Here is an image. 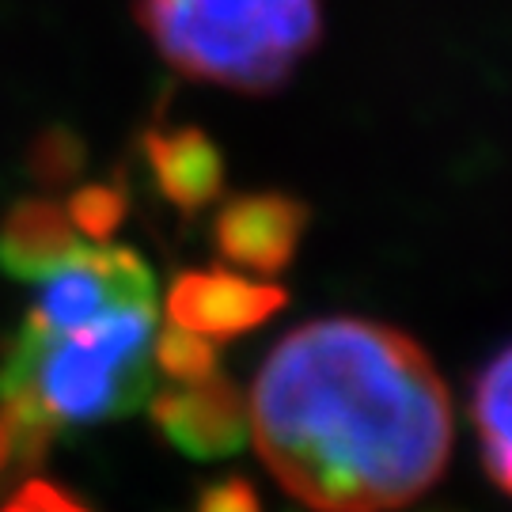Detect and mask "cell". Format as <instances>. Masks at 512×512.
<instances>
[{
  "mask_svg": "<svg viewBox=\"0 0 512 512\" xmlns=\"http://www.w3.org/2000/svg\"><path fill=\"white\" fill-rule=\"evenodd\" d=\"M247 429L281 490L311 512H391L444 475L452 399L410 334L330 315L270 349Z\"/></svg>",
  "mask_w": 512,
  "mask_h": 512,
  "instance_id": "6da1fadb",
  "label": "cell"
},
{
  "mask_svg": "<svg viewBox=\"0 0 512 512\" xmlns=\"http://www.w3.org/2000/svg\"><path fill=\"white\" fill-rule=\"evenodd\" d=\"M156 308L110 311L76 330L23 327L0 361V406L19 437V459L38 463L61 433L129 418L152 399Z\"/></svg>",
  "mask_w": 512,
  "mask_h": 512,
  "instance_id": "7a4b0ae2",
  "label": "cell"
},
{
  "mask_svg": "<svg viewBox=\"0 0 512 512\" xmlns=\"http://www.w3.org/2000/svg\"><path fill=\"white\" fill-rule=\"evenodd\" d=\"M164 61L236 92H274L323 35L319 0H137Z\"/></svg>",
  "mask_w": 512,
  "mask_h": 512,
  "instance_id": "3957f363",
  "label": "cell"
},
{
  "mask_svg": "<svg viewBox=\"0 0 512 512\" xmlns=\"http://www.w3.org/2000/svg\"><path fill=\"white\" fill-rule=\"evenodd\" d=\"M137 304H156V277L141 255L129 247L80 243L35 281V300L23 323L38 330H76Z\"/></svg>",
  "mask_w": 512,
  "mask_h": 512,
  "instance_id": "277c9868",
  "label": "cell"
},
{
  "mask_svg": "<svg viewBox=\"0 0 512 512\" xmlns=\"http://www.w3.org/2000/svg\"><path fill=\"white\" fill-rule=\"evenodd\" d=\"M289 304V293L274 281L232 274V270H183L171 277L164 296L167 319L202 338H239L270 323Z\"/></svg>",
  "mask_w": 512,
  "mask_h": 512,
  "instance_id": "5b68a950",
  "label": "cell"
},
{
  "mask_svg": "<svg viewBox=\"0 0 512 512\" xmlns=\"http://www.w3.org/2000/svg\"><path fill=\"white\" fill-rule=\"evenodd\" d=\"M145 406L152 425L190 459L236 456L247 440V403L224 372L164 387Z\"/></svg>",
  "mask_w": 512,
  "mask_h": 512,
  "instance_id": "8992f818",
  "label": "cell"
},
{
  "mask_svg": "<svg viewBox=\"0 0 512 512\" xmlns=\"http://www.w3.org/2000/svg\"><path fill=\"white\" fill-rule=\"evenodd\" d=\"M308 220V205L289 194H239L220 205L213 220V247L239 270L281 274L293 266Z\"/></svg>",
  "mask_w": 512,
  "mask_h": 512,
  "instance_id": "52a82bcc",
  "label": "cell"
},
{
  "mask_svg": "<svg viewBox=\"0 0 512 512\" xmlns=\"http://www.w3.org/2000/svg\"><path fill=\"white\" fill-rule=\"evenodd\" d=\"M152 183L183 217L202 213L224 194V156L194 126H156L145 133Z\"/></svg>",
  "mask_w": 512,
  "mask_h": 512,
  "instance_id": "ba28073f",
  "label": "cell"
},
{
  "mask_svg": "<svg viewBox=\"0 0 512 512\" xmlns=\"http://www.w3.org/2000/svg\"><path fill=\"white\" fill-rule=\"evenodd\" d=\"M80 247L69 209L46 194L19 198L0 220V270L12 281H38Z\"/></svg>",
  "mask_w": 512,
  "mask_h": 512,
  "instance_id": "9c48e42d",
  "label": "cell"
},
{
  "mask_svg": "<svg viewBox=\"0 0 512 512\" xmlns=\"http://www.w3.org/2000/svg\"><path fill=\"white\" fill-rule=\"evenodd\" d=\"M478 448L486 475L512 497V346H505L490 365L478 372L471 391Z\"/></svg>",
  "mask_w": 512,
  "mask_h": 512,
  "instance_id": "30bf717a",
  "label": "cell"
},
{
  "mask_svg": "<svg viewBox=\"0 0 512 512\" xmlns=\"http://www.w3.org/2000/svg\"><path fill=\"white\" fill-rule=\"evenodd\" d=\"M152 368H160L171 384H194L220 372L217 368V342L202 338L194 330L167 323L152 338Z\"/></svg>",
  "mask_w": 512,
  "mask_h": 512,
  "instance_id": "8fae6325",
  "label": "cell"
},
{
  "mask_svg": "<svg viewBox=\"0 0 512 512\" xmlns=\"http://www.w3.org/2000/svg\"><path fill=\"white\" fill-rule=\"evenodd\" d=\"M65 209H69L80 239L107 243L118 232V224L126 220L129 202H126V190L118 183H92L73 190V198L65 202Z\"/></svg>",
  "mask_w": 512,
  "mask_h": 512,
  "instance_id": "7c38bea8",
  "label": "cell"
},
{
  "mask_svg": "<svg viewBox=\"0 0 512 512\" xmlns=\"http://www.w3.org/2000/svg\"><path fill=\"white\" fill-rule=\"evenodd\" d=\"M31 171L42 183H69L80 171V141L73 133H42L31 152Z\"/></svg>",
  "mask_w": 512,
  "mask_h": 512,
  "instance_id": "4fadbf2b",
  "label": "cell"
},
{
  "mask_svg": "<svg viewBox=\"0 0 512 512\" xmlns=\"http://www.w3.org/2000/svg\"><path fill=\"white\" fill-rule=\"evenodd\" d=\"M0 512H92L84 501H76L69 490L54 486L50 478H27L16 494L8 497Z\"/></svg>",
  "mask_w": 512,
  "mask_h": 512,
  "instance_id": "5bb4252c",
  "label": "cell"
},
{
  "mask_svg": "<svg viewBox=\"0 0 512 512\" xmlns=\"http://www.w3.org/2000/svg\"><path fill=\"white\" fill-rule=\"evenodd\" d=\"M194 512H262V501L243 475H224L198 490Z\"/></svg>",
  "mask_w": 512,
  "mask_h": 512,
  "instance_id": "9a60e30c",
  "label": "cell"
},
{
  "mask_svg": "<svg viewBox=\"0 0 512 512\" xmlns=\"http://www.w3.org/2000/svg\"><path fill=\"white\" fill-rule=\"evenodd\" d=\"M12 459H19V437H16L12 418H8L4 406H0V475L12 467Z\"/></svg>",
  "mask_w": 512,
  "mask_h": 512,
  "instance_id": "2e32d148",
  "label": "cell"
}]
</instances>
